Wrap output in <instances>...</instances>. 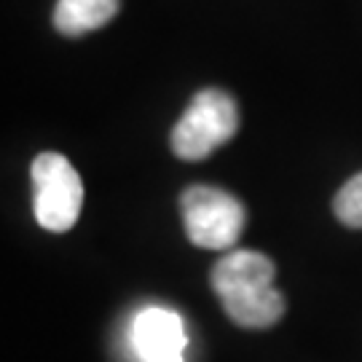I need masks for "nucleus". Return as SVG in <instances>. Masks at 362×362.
<instances>
[{"instance_id":"obj_7","label":"nucleus","mask_w":362,"mask_h":362,"mask_svg":"<svg viewBox=\"0 0 362 362\" xmlns=\"http://www.w3.org/2000/svg\"><path fill=\"white\" fill-rule=\"evenodd\" d=\"M333 212L346 228H362V172L341 185L333 199Z\"/></svg>"},{"instance_id":"obj_2","label":"nucleus","mask_w":362,"mask_h":362,"mask_svg":"<svg viewBox=\"0 0 362 362\" xmlns=\"http://www.w3.org/2000/svg\"><path fill=\"white\" fill-rule=\"evenodd\" d=\"M239 129V107L220 89L199 91L172 129V151L182 161H202Z\"/></svg>"},{"instance_id":"obj_4","label":"nucleus","mask_w":362,"mask_h":362,"mask_svg":"<svg viewBox=\"0 0 362 362\" xmlns=\"http://www.w3.org/2000/svg\"><path fill=\"white\" fill-rule=\"evenodd\" d=\"M33 207L40 228L65 233L76 226L83 204V182L62 153H40L33 167Z\"/></svg>"},{"instance_id":"obj_5","label":"nucleus","mask_w":362,"mask_h":362,"mask_svg":"<svg viewBox=\"0 0 362 362\" xmlns=\"http://www.w3.org/2000/svg\"><path fill=\"white\" fill-rule=\"evenodd\" d=\"M132 344L143 362H185V322L167 306H148L132 322Z\"/></svg>"},{"instance_id":"obj_6","label":"nucleus","mask_w":362,"mask_h":362,"mask_svg":"<svg viewBox=\"0 0 362 362\" xmlns=\"http://www.w3.org/2000/svg\"><path fill=\"white\" fill-rule=\"evenodd\" d=\"M121 0H57L54 27L62 35H86L97 27L107 25L118 13Z\"/></svg>"},{"instance_id":"obj_3","label":"nucleus","mask_w":362,"mask_h":362,"mask_svg":"<svg viewBox=\"0 0 362 362\" xmlns=\"http://www.w3.org/2000/svg\"><path fill=\"white\" fill-rule=\"evenodd\" d=\"M185 233L202 250H233L247 223L245 204L215 185H191L180 196Z\"/></svg>"},{"instance_id":"obj_1","label":"nucleus","mask_w":362,"mask_h":362,"mask_svg":"<svg viewBox=\"0 0 362 362\" xmlns=\"http://www.w3.org/2000/svg\"><path fill=\"white\" fill-rule=\"evenodd\" d=\"M274 263L255 250H228L212 266V290L226 314L242 327H269L285 314V298L274 290Z\"/></svg>"}]
</instances>
